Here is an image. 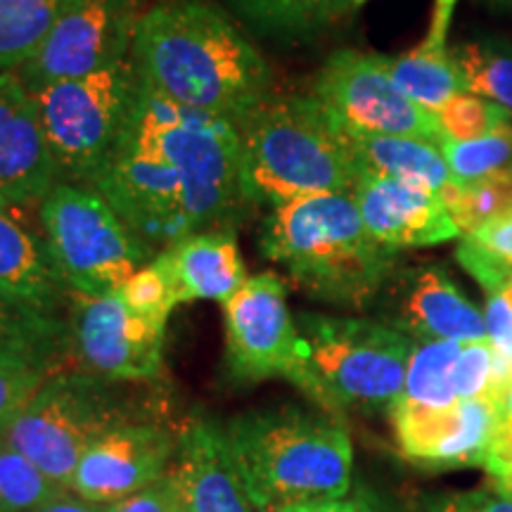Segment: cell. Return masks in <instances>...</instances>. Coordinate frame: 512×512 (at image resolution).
<instances>
[{
    "label": "cell",
    "mask_w": 512,
    "mask_h": 512,
    "mask_svg": "<svg viewBox=\"0 0 512 512\" xmlns=\"http://www.w3.org/2000/svg\"><path fill=\"white\" fill-rule=\"evenodd\" d=\"M46 377V373L34 368L0 366V434L27 406V401L36 394Z\"/></svg>",
    "instance_id": "obj_36"
},
{
    "label": "cell",
    "mask_w": 512,
    "mask_h": 512,
    "mask_svg": "<svg viewBox=\"0 0 512 512\" xmlns=\"http://www.w3.org/2000/svg\"><path fill=\"white\" fill-rule=\"evenodd\" d=\"M458 3L460 0H434L430 29H427V36L422 38L427 46L446 48L448 29H451V22H453V15H456Z\"/></svg>",
    "instance_id": "obj_39"
},
{
    "label": "cell",
    "mask_w": 512,
    "mask_h": 512,
    "mask_svg": "<svg viewBox=\"0 0 512 512\" xmlns=\"http://www.w3.org/2000/svg\"><path fill=\"white\" fill-rule=\"evenodd\" d=\"M38 223L57 271L74 294L117 292L157 256L88 185L57 183L38 202Z\"/></svg>",
    "instance_id": "obj_9"
},
{
    "label": "cell",
    "mask_w": 512,
    "mask_h": 512,
    "mask_svg": "<svg viewBox=\"0 0 512 512\" xmlns=\"http://www.w3.org/2000/svg\"><path fill=\"white\" fill-rule=\"evenodd\" d=\"M223 432L256 512L351 494L354 444L337 415L283 403L233 415Z\"/></svg>",
    "instance_id": "obj_4"
},
{
    "label": "cell",
    "mask_w": 512,
    "mask_h": 512,
    "mask_svg": "<svg viewBox=\"0 0 512 512\" xmlns=\"http://www.w3.org/2000/svg\"><path fill=\"white\" fill-rule=\"evenodd\" d=\"M465 93L479 95L512 112V41L484 34L451 48Z\"/></svg>",
    "instance_id": "obj_27"
},
{
    "label": "cell",
    "mask_w": 512,
    "mask_h": 512,
    "mask_svg": "<svg viewBox=\"0 0 512 512\" xmlns=\"http://www.w3.org/2000/svg\"><path fill=\"white\" fill-rule=\"evenodd\" d=\"M484 325L491 347L512 361V306L503 294H486Z\"/></svg>",
    "instance_id": "obj_38"
},
{
    "label": "cell",
    "mask_w": 512,
    "mask_h": 512,
    "mask_svg": "<svg viewBox=\"0 0 512 512\" xmlns=\"http://www.w3.org/2000/svg\"><path fill=\"white\" fill-rule=\"evenodd\" d=\"M140 83L136 62L126 57L102 72L31 93L60 181L91 188L124 136Z\"/></svg>",
    "instance_id": "obj_8"
},
{
    "label": "cell",
    "mask_w": 512,
    "mask_h": 512,
    "mask_svg": "<svg viewBox=\"0 0 512 512\" xmlns=\"http://www.w3.org/2000/svg\"><path fill=\"white\" fill-rule=\"evenodd\" d=\"M366 3H370V0H354V8H361V5H366Z\"/></svg>",
    "instance_id": "obj_47"
},
{
    "label": "cell",
    "mask_w": 512,
    "mask_h": 512,
    "mask_svg": "<svg viewBox=\"0 0 512 512\" xmlns=\"http://www.w3.org/2000/svg\"><path fill=\"white\" fill-rule=\"evenodd\" d=\"M240 181L249 207L354 192L358 169L344 133L313 95H278L238 126Z\"/></svg>",
    "instance_id": "obj_5"
},
{
    "label": "cell",
    "mask_w": 512,
    "mask_h": 512,
    "mask_svg": "<svg viewBox=\"0 0 512 512\" xmlns=\"http://www.w3.org/2000/svg\"><path fill=\"white\" fill-rule=\"evenodd\" d=\"M489 5H494L498 10H512V0H486Z\"/></svg>",
    "instance_id": "obj_44"
},
{
    "label": "cell",
    "mask_w": 512,
    "mask_h": 512,
    "mask_svg": "<svg viewBox=\"0 0 512 512\" xmlns=\"http://www.w3.org/2000/svg\"><path fill=\"white\" fill-rule=\"evenodd\" d=\"M311 95L347 133L411 136L432 143L441 138L437 114L422 110L394 86L387 55L335 50L313 79Z\"/></svg>",
    "instance_id": "obj_10"
},
{
    "label": "cell",
    "mask_w": 512,
    "mask_h": 512,
    "mask_svg": "<svg viewBox=\"0 0 512 512\" xmlns=\"http://www.w3.org/2000/svg\"><path fill=\"white\" fill-rule=\"evenodd\" d=\"M0 366L34 368L46 375L72 368L67 311L0 294Z\"/></svg>",
    "instance_id": "obj_22"
},
{
    "label": "cell",
    "mask_w": 512,
    "mask_h": 512,
    "mask_svg": "<svg viewBox=\"0 0 512 512\" xmlns=\"http://www.w3.org/2000/svg\"><path fill=\"white\" fill-rule=\"evenodd\" d=\"M226 370L238 384L292 382L299 363L297 320L287 306V285L278 273L261 271L223 304Z\"/></svg>",
    "instance_id": "obj_13"
},
{
    "label": "cell",
    "mask_w": 512,
    "mask_h": 512,
    "mask_svg": "<svg viewBox=\"0 0 512 512\" xmlns=\"http://www.w3.org/2000/svg\"><path fill=\"white\" fill-rule=\"evenodd\" d=\"M375 320L411 342H479L484 313L441 264H399L375 299Z\"/></svg>",
    "instance_id": "obj_14"
},
{
    "label": "cell",
    "mask_w": 512,
    "mask_h": 512,
    "mask_svg": "<svg viewBox=\"0 0 512 512\" xmlns=\"http://www.w3.org/2000/svg\"><path fill=\"white\" fill-rule=\"evenodd\" d=\"M133 384L107 382L69 368L48 375L0 441L69 489L76 465L95 441L133 420L164 418Z\"/></svg>",
    "instance_id": "obj_7"
},
{
    "label": "cell",
    "mask_w": 512,
    "mask_h": 512,
    "mask_svg": "<svg viewBox=\"0 0 512 512\" xmlns=\"http://www.w3.org/2000/svg\"><path fill=\"white\" fill-rule=\"evenodd\" d=\"M117 294L133 313L159 325H169L171 313L176 306H181L174 283L155 259L124 280Z\"/></svg>",
    "instance_id": "obj_33"
},
{
    "label": "cell",
    "mask_w": 512,
    "mask_h": 512,
    "mask_svg": "<svg viewBox=\"0 0 512 512\" xmlns=\"http://www.w3.org/2000/svg\"><path fill=\"white\" fill-rule=\"evenodd\" d=\"M422 512H512V498L498 484L422 496Z\"/></svg>",
    "instance_id": "obj_35"
},
{
    "label": "cell",
    "mask_w": 512,
    "mask_h": 512,
    "mask_svg": "<svg viewBox=\"0 0 512 512\" xmlns=\"http://www.w3.org/2000/svg\"><path fill=\"white\" fill-rule=\"evenodd\" d=\"M27 512H105V505H93V503L83 501V498H79V496H74L72 491H69V494L57 498V501L38 505V508L27 510Z\"/></svg>",
    "instance_id": "obj_40"
},
{
    "label": "cell",
    "mask_w": 512,
    "mask_h": 512,
    "mask_svg": "<svg viewBox=\"0 0 512 512\" xmlns=\"http://www.w3.org/2000/svg\"><path fill=\"white\" fill-rule=\"evenodd\" d=\"M60 183V171L43 133L34 95L15 72L0 74V197L41 202Z\"/></svg>",
    "instance_id": "obj_18"
},
{
    "label": "cell",
    "mask_w": 512,
    "mask_h": 512,
    "mask_svg": "<svg viewBox=\"0 0 512 512\" xmlns=\"http://www.w3.org/2000/svg\"><path fill=\"white\" fill-rule=\"evenodd\" d=\"M389 76L394 86L430 114H439L456 95L465 93L463 76L451 48H434L420 41L399 57H389Z\"/></svg>",
    "instance_id": "obj_25"
},
{
    "label": "cell",
    "mask_w": 512,
    "mask_h": 512,
    "mask_svg": "<svg viewBox=\"0 0 512 512\" xmlns=\"http://www.w3.org/2000/svg\"><path fill=\"white\" fill-rule=\"evenodd\" d=\"M155 261L174 283L181 304H226L249 278L235 230L192 233L162 249Z\"/></svg>",
    "instance_id": "obj_20"
},
{
    "label": "cell",
    "mask_w": 512,
    "mask_h": 512,
    "mask_svg": "<svg viewBox=\"0 0 512 512\" xmlns=\"http://www.w3.org/2000/svg\"><path fill=\"white\" fill-rule=\"evenodd\" d=\"M91 188L157 254L192 233L238 230L249 209L238 126L176 105L143 81L124 136Z\"/></svg>",
    "instance_id": "obj_1"
},
{
    "label": "cell",
    "mask_w": 512,
    "mask_h": 512,
    "mask_svg": "<svg viewBox=\"0 0 512 512\" xmlns=\"http://www.w3.org/2000/svg\"><path fill=\"white\" fill-rule=\"evenodd\" d=\"M178 434L181 430L164 418L114 427L83 453L69 491L93 505H112L136 494L171 470Z\"/></svg>",
    "instance_id": "obj_16"
},
{
    "label": "cell",
    "mask_w": 512,
    "mask_h": 512,
    "mask_svg": "<svg viewBox=\"0 0 512 512\" xmlns=\"http://www.w3.org/2000/svg\"><path fill=\"white\" fill-rule=\"evenodd\" d=\"M72 0H0V74L19 69L41 50Z\"/></svg>",
    "instance_id": "obj_26"
},
{
    "label": "cell",
    "mask_w": 512,
    "mask_h": 512,
    "mask_svg": "<svg viewBox=\"0 0 512 512\" xmlns=\"http://www.w3.org/2000/svg\"><path fill=\"white\" fill-rule=\"evenodd\" d=\"M437 145L456 183H470L498 171H512V124L470 143H458L441 133Z\"/></svg>",
    "instance_id": "obj_31"
},
{
    "label": "cell",
    "mask_w": 512,
    "mask_h": 512,
    "mask_svg": "<svg viewBox=\"0 0 512 512\" xmlns=\"http://www.w3.org/2000/svg\"><path fill=\"white\" fill-rule=\"evenodd\" d=\"M0 294L50 311H67L69 290L43 235L0 211Z\"/></svg>",
    "instance_id": "obj_21"
},
{
    "label": "cell",
    "mask_w": 512,
    "mask_h": 512,
    "mask_svg": "<svg viewBox=\"0 0 512 512\" xmlns=\"http://www.w3.org/2000/svg\"><path fill=\"white\" fill-rule=\"evenodd\" d=\"M131 57L162 98L240 126L275 95L273 69L247 29L216 0H152Z\"/></svg>",
    "instance_id": "obj_2"
},
{
    "label": "cell",
    "mask_w": 512,
    "mask_h": 512,
    "mask_svg": "<svg viewBox=\"0 0 512 512\" xmlns=\"http://www.w3.org/2000/svg\"><path fill=\"white\" fill-rule=\"evenodd\" d=\"M491 482L501 486V489L505 491V494H508V496L512 498V470H510V472H505V475H503L501 479H491Z\"/></svg>",
    "instance_id": "obj_43"
},
{
    "label": "cell",
    "mask_w": 512,
    "mask_h": 512,
    "mask_svg": "<svg viewBox=\"0 0 512 512\" xmlns=\"http://www.w3.org/2000/svg\"><path fill=\"white\" fill-rule=\"evenodd\" d=\"M259 249L313 302L370 311L399 254L382 247L363 226L351 192L302 197L268 209Z\"/></svg>",
    "instance_id": "obj_3"
},
{
    "label": "cell",
    "mask_w": 512,
    "mask_h": 512,
    "mask_svg": "<svg viewBox=\"0 0 512 512\" xmlns=\"http://www.w3.org/2000/svg\"><path fill=\"white\" fill-rule=\"evenodd\" d=\"M72 368L119 384H150L164 375L166 325L133 313L117 292L74 294L67 304Z\"/></svg>",
    "instance_id": "obj_11"
},
{
    "label": "cell",
    "mask_w": 512,
    "mask_h": 512,
    "mask_svg": "<svg viewBox=\"0 0 512 512\" xmlns=\"http://www.w3.org/2000/svg\"><path fill=\"white\" fill-rule=\"evenodd\" d=\"M145 8V0H72L41 50L15 74L34 93L126 60Z\"/></svg>",
    "instance_id": "obj_12"
},
{
    "label": "cell",
    "mask_w": 512,
    "mask_h": 512,
    "mask_svg": "<svg viewBox=\"0 0 512 512\" xmlns=\"http://www.w3.org/2000/svg\"><path fill=\"white\" fill-rule=\"evenodd\" d=\"M496 403H498V406H501V413L503 415H510V418H512V380H510L508 387L503 389L501 399H498Z\"/></svg>",
    "instance_id": "obj_42"
},
{
    "label": "cell",
    "mask_w": 512,
    "mask_h": 512,
    "mask_svg": "<svg viewBox=\"0 0 512 512\" xmlns=\"http://www.w3.org/2000/svg\"><path fill=\"white\" fill-rule=\"evenodd\" d=\"M399 453L422 470L484 467L501 406L491 399H460L432 408L399 399L389 413Z\"/></svg>",
    "instance_id": "obj_15"
},
{
    "label": "cell",
    "mask_w": 512,
    "mask_h": 512,
    "mask_svg": "<svg viewBox=\"0 0 512 512\" xmlns=\"http://www.w3.org/2000/svg\"><path fill=\"white\" fill-rule=\"evenodd\" d=\"M439 195L463 238L512 214V171H498L470 183L453 181Z\"/></svg>",
    "instance_id": "obj_28"
},
{
    "label": "cell",
    "mask_w": 512,
    "mask_h": 512,
    "mask_svg": "<svg viewBox=\"0 0 512 512\" xmlns=\"http://www.w3.org/2000/svg\"><path fill=\"white\" fill-rule=\"evenodd\" d=\"M351 195L368 233L396 254L460 238L444 200L434 190L392 178L358 176Z\"/></svg>",
    "instance_id": "obj_17"
},
{
    "label": "cell",
    "mask_w": 512,
    "mask_h": 512,
    "mask_svg": "<svg viewBox=\"0 0 512 512\" xmlns=\"http://www.w3.org/2000/svg\"><path fill=\"white\" fill-rule=\"evenodd\" d=\"M254 36L275 43H306L342 24L354 0H219Z\"/></svg>",
    "instance_id": "obj_24"
},
{
    "label": "cell",
    "mask_w": 512,
    "mask_h": 512,
    "mask_svg": "<svg viewBox=\"0 0 512 512\" xmlns=\"http://www.w3.org/2000/svg\"><path fill=\"white\" fill-rule=\"evenodd\" d=\"M363 496H366L370 512H422V508L415 510V508H411V505L392 501V498H384V496L375 494V491H368V489H363Z\"/></svg>",
    "instance_id": "obj_41"
},
{
    "label": "cell",
    "mask_w": 512,
    "mask_h": 512,
    "mask_svg": "<svg viewBox=\"0 0 512 512\" xmlns=\"http://www.w3.org/2000/svg\"><path fill=\"white\" fill-rule=\"evenodd\" d=\"M10 209V204L3 200V197H0V211H8Z\"/></svg>",
    "instance_id": "obj_46"
},
{
    "label": "cell",
    "mask_w": 512,
    "mask_h": 512,
    "mask_svg": "<svg viewBox=\"0 0 512 512\" xmlns=\"http://www.w3.org/2000/svg\"><path fill=\"white\" fill-rule=\"evenodd\" d=\"M342 131V128H339ZM344 133L358 176L392 178L408 185H418L441 192L453 183L451 171L439 145L425 138L411 136H361Z\"/></svg>",
    "instance_id": "obj_23"
},
{
    "label": "cell",
    "mask_w": 512,
    "mask_h": 512,
    "mask_svg": "<svg viewBox=\"0 0 512 512\" xmlns=\"http://www.w3.org/2000/svg\"><path fill=\"white\" fill-rule=\"evenodd\" d=\"M494 382V347L489 339L463 342L453 370V387L458 399H489Z\"/></svg>",
    "instance_id": "obj_34"
},
{
    "label": "cell",
    "mask_w": 512,
    "mask_h": 512,
    "mask_svg": "<svg viewBox=\"0 0 512 512\" xmlns=\"http://www.w3.org/2000/svg\"><path fill=\"white\" fill-rule=\"evenodd\" d=\"M183 512H252L238 467L230 456L223 422L190 415L178 434L171 465Z\"/></svg>",
    "instance_id": "obj_19"
},
{
    "label": "cell",
    "mask_w": 512,
    "mask_h": 512,
    "mask_svg": "<svg viewBox=\"0 0 512 512\" xmlns=\"http://www.w3.org/2000/svg\"><path fill=\"white\" fill-rule=\"evenodd\" d=\"M441 133L458 143H470L512 124V112L472 93H460L437 114Z\"/></svg>",
    "instance_id": "obj_32"
},
{
    "label": "cell",
    "mask_w": 512,
    "mask_h": 512,
    "mask_svg": "<svg viewBox=\"0 0 512 512\" xmlns=\"http://www.w3.org/2000/svg\"><path fill=\"white\" fill-rule=\"evenodd\" d=\"M299 363L292 384L320 411L392 413L406 384L413 342L375 318L304 311L297 318Z\"/></svg>",
    "instance_id": "obj_6"
},
{
    "label": "cell",
    "mask_w": 512,
    "mask_h": 512,
    "mask_svg": "<svg viewBox=\"0 0 512 512\" xmlns=\"http://www.w3.org/2000/svg\"><path fill=\"white\" fill-rule=\"evenodd\" d=\"M105 512H183L174 470H169L164 477H159L157 482L136 491V494L105 505Z\"/></svg>",
    "instance_id": "obj_37"
},
{
    "label": "cell",
    "mask_w": 512,
    "mask_h": 512,
    "mask_svg": "<svg viewBox=\"0 0 512 512\" xmlns=\"http://www.w3.org/2000/svg\"><path fill=\"white\" fill-rule=\"evenodd\" d=\"M503 297H505V302L512 306V280L508 283V287H505V290H503Z\"/></svg>",
    "instance_id": "obj_45"
},
{
    "label": "cell",
    "mask_w": 512,
    "mask_h": 512,
    "mask_svg": "<svg viewBox=\"0 0 512 512\" xmlns=\"http://www.w3.org/2000/svg\"><path fill=\"white\" fill-rule=\"evenodd\" d=\"M463 342H413L401 399L432 408L458 403L453 370Z\"/></svg>",
    "instance_id": "obj_29"
},
{
    "label": "cell",
    "mask_w": 512,
    "mask_h": 512,
    "mask_svg": "<svg viewBox=\"0 0 512 512\" xmlns=\"http://www.w3.org/2000/svg\"><path fill=\"white\" fill-rule=\"evenodd\" d=\"M64 494H69V489L53 482L29 458L0 441V512H27Z\"/></svg>",
    "instance_id": "obj_30"
}]
</instances>
